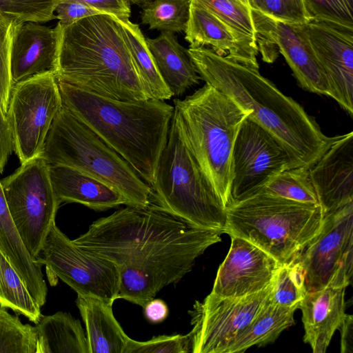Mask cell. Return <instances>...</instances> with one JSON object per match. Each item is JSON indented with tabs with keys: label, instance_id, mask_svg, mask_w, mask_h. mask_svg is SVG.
<instances>
[{
	"label": "cell",
	"instance_id": "cell-42",
	"mask_svg": "<svg viewBox=\"0 0 353 353\" xmlns=\"http://www.w3.org/2000/svg\"><path fill=\"white\" fill-rule=\"evenodd\" d=\"M13 151V141L7 115L0 105V173Z\"/></svg>",
	"mask_w": 353,
	"mask_h": 353
},
{
	"label": "cell",
	"instance_id": "cell-3",
	"mask_svg": "<svg viewBox=\"0 0 353 353\" xmlns=\"http://www.w3.org/2000/svg\"><path fill=\"white\" fill-rule=\"evenodd\" d=\"M57 83L63 105L94 130L151 185L168 141L174 106L155 99H112L62 81Z\"/></svg>",
	"mask_w": 353,
	"mask_h": 353
},
{
	"label": "cell",
	"instance_id": "cell-25",
	"mask_svg": "<svg viewBox=\"0 0 353 353\" xmlns=\"http://www.w3.org/2000/svg\"><path fill=\"white\" fill-rule=\"evenodd\" d=\"M146 44L157 70L172 97H179L201 79L188 52L174 33L161 31L154 39L145 37Z\"/></svg>",
	"mask_w": 353,
	"mask_h": 353
},
{
	"label": "cell",
	"instance_id": "cell-26",
	"mask_svg": "<svg viewBox=\"0 0 353 353\" xmlns=\"http://www.w3.org/2000/svg\"><path fill=\"white\" fill-rule=\"evenodd\" d=\"M36 327V353H89L80 321L68 312L41 315Z\"/></svg>",
	"mask_w": 353,
	"mask_h": 353
},
{
	"label": "cell",
	"instance_id": "cell-21",
	"mask_svg": "<svg viewBox=\"0 0 353 353\" xmlns=\"http://www.w3.org/2000/svg\"><path fill=\"white\" fill-rule=\"evenodd\" d=\"M185 33V39L190 43V47L210 46L221 55L241 62L259 65L256 43L199 3L190 2Z\"/></svg>",
	"mask_w": 353,
	"mask_h": 353
},
{
	"label": "cell",
	"instance_id": "cell-29",
	"mask_svg": "<svg viewBox=\"0 0 353 353\" xmlns=\"http://www.w3.org/2000/svg\"><path fill=\"white\" fill-rule=\"evenodd\" d=\"M0 307L9 308L37 324L41 306L32 298L23 281L0 250Z\"/></svg>",
	"mask_w": 353,
	"mask_h": 353
},
{
	"label": "cell",
	"instance_id": "cell-8",
	"mask_svg": "<svg viewBox=\"0 0 353 353\" xmlns=\"http://www.w3.org/2000/svg\"><path fill=\"white\" fill-rule=\"evenodd\" d=\"M191 226L151 202L143 208L127 205L97 219L72 241L114 263L120 273L147 261Z\"/></svg>",
	"mask_w": 353,
	"mask_h": 353
},
{
	"label": "cell",
	"instance_id": "cell-27",
	"mask_svg": "<svg viewBox=\"0 0 353 353\" xmlns=\"http://www.w3.org/2000/svg\"><path fill=\"white\" fill-rule=\"evenodd\" d=\"M296 307L276 305L270 300L234 340L227 353L243 352L253 345L263 346L274 342L281 332L294 323Z\"/></svg>",
	"mask_w": 353,
	"mask_h": 353
},
{
	"label": "cell",
	"instance_id": "cell-5",
	"mask_svg": "<svg viewBox=\"0 0 353 353\" xmlns=\"http://www.w3.org/2000/svg\"><path fill=\"white\" fill-rule=\"evenodd\" d=\"M225 233L258 246L281 265L292 263L319 232V205L258 194L226 208Z\"/></svg>",
	"mask_w": 353,
	"mask_h": 353
},
{
	"label": "cell",
	"instance_id": "cell-7",
	"mask_svg": "<svg viewBox=\"0 0 353 353\" xmlns=\"http://www.w3.org/2000/svg\"><path fill=\"white\" fill-rule=\"evenodd\" d=\"M152 202L194 227L225 233L226 205L172 117L152 185Z\"/></svg>",
	"mask_w": 353,
	"mask_h": 353
},
{
	"label": "cell",
	"instance_id": "cell-10",
	"mask_svg": "<svg viewBox=\"0 0 353 353\" xmlns=\"http://www.w3.org/2000/svg\"><path fill=\"white\" fill-rule=\"evenodd\" d=\"M219 230L191 226L147 261L121 272L118 299L142 307L164 287L179 281L196 259L221 241Z\"/></svg>",
	"mask_w": 353,
	"mask_h": 353
},
{
	"label": "cell",
	"instance_id": "cell-2",
	"mask_svg": "<svg viewBox=\"0 0 353 353\" xmlns=\"http://www.w3.org/2000/svg\"><path fill=\"white\" fill-rule=\"evenodd\" d=\"M56 27L57 81L116 100L148 99L117 18L96 14Z\"/></svg>",
	"mask_w": 353,
	"mask_h": 353
},
{
	"label": "cell",
	"instance_id": "cell-15",
	"mask_svg": "<svg viewBox=\"0 0 353 353\" xmlns=\"http://www.w3.org/2000/svg\"><path fill=\"white\" fill-rule=\"evenodd\" d=\"M272 283L259 292L242 297L208 294L189 311L193 353H227L234 339L252 321L269 300Z\"/></svg>",
	"mask_w": 353,
	"mask_h": 353
},
{
	"label": "cell",
	"instance_id": "cell-28",
	"mask_svg": "<svg viewBox=\"0 0 353 353\" xmlns=\"http://www.w3.org/2000/svg\"><path fill=\"white\" fill-rule=\"evenodd\" d=\"M122 26L136 69L148 99H170L172 94L161 78L138 24L130 20Z\"/></svg>",
	"mask_w": 353,
	"mask_h": 353
},
{
	"label": "cell",
	"instance_id": "cell-14",
	"mask_svg": "<svg viewBox=\"0 0 353 353\" xmlns=\"http://www.w3.org/2000/svg\"><path fill=\"white\" fill-rule=\"evenodd\" d=\"M296 167L283 145L248 115L233 146L227 206L259 194L275 176Z\"/></svg>",
	"mask_w": 353,
	"mask_h": 353
},
{
	"label": "cell",
	"instance_id": "cell-17",
	"mask_svg": "<svg viewBox=\"0 0 353 353\" xmlns=\"http://www.w3.org/2000/svg\"><path fill=\"white\" fill-rule=\"evenodd\" d=\"M326 76L331 97L353 114V27L312 19L299 24Z\"/></svg>",
	"mask_w": 353,
	"mask_h": 353
},
{
	"label": "cell",
	"instance_id": "cell-9",
	"mask_svg": "<svg viewBox=\"0 0 353 353\" xmlns=\"http://www.w3.org/2000/svg\"><path fill=\"white\" fill-rule=\"evenodd\" d=\"M49 166L40 156L21 164L15 172L1 181L13 223L34 259L55 223L60 205L52 187Z\"/></svg>",
	"mask_w": 353,
	"mask_h": 353
},
{
	"label": "cell",
	"instance_id": "cell-41",
	"mask_svg": "<svg viewBox=\"0 0 353 353\" xmlns=\"http://www.w3.org/2000/svg\"><path fill=\"white\" fill-rule=\"evenodd\" d=\"M61 1L80 2L122 21H129L131 16L130 3L128 0H59V2Z\"/></svg>",
	"mask_w": 353,
	"mask_h": 353
},
{
	"label": "cell",
	"instance_id": "cell-40",
	"mask_svg": "<svg viewBox=\"0 0 353 353\" xmlns=\"http://www.w3.org/2000/svg\"><path fill=\"white\" fill-rule=\"evenodd\" d=\"M54 14L58 23L67 26L83 18L104 13L80 2L61 1L57 5Z\"/></svg>",
	"mask_w": 353,
	"mask_h": 353
},
{
	"label": "cell",
	"instance_id": "cell-4",
	"mask_svg": "<svg viewBox=\"0 0 353 353\" xmlns=\"http://www.w3.org/2000/svg\"><path fill=\"white\" fill-rule=\"evenodd\" d=\"M179 131L227 207L235 139L248 112L205 83L183 99H174Z\"/></svg>",
	"mask_w": 353,
	"mask_h": 353
},
{
	"label": "cell",
	"instance_id": "cell-34",
	"mask_svg": "<svg viewBox=\"0 0 353 353\" xmlns=\"http://www.w3.org/2000/svg\"><path fill=\"white\" fill-rule=\"evenodd\" d=\"M217 14L239 33L256 43L252 8L248 0H190Z\"/></svg>",
	"mask_w": 353,
	"mask_h": 353
},
{
	"label": "cell",
	"instance_id": "cell-32",
	"mask_svg": "<svg viewBox=\"0 0 353 353\" xmlns=\"http://www.w3.org/2000/svg\"><path fill=\"white\" fill-rule=\"evenodd\" d=\"M37 340L36 326L0 307V353H36Z\"/></svg>",
	"mask_w": 353,
	"mask_h": 353
},
{
	"label": "cell",
	"instance_id": "cell-31",
	"mask_svg": "<svg viewBox=\"0 0 353 353\" xmlns=\"http://www.w3.org/2000/svg\"><path fill=\"white\" fill-rule=\"evenodd\" d=\"M259 194L319 205L310 177L309 168L305 167L290 168L281 172L272 179Z\"/></svg>",
	"mask_w": 353,
	"mask_h": 353
},
{
	"label": "cell",
	"instance_id": "cell-44",
	"mask_svg": "<svg viewBox=\"0 0 353 353\" xmlns=\"http://www.w3.org/2000/svg\"><path fill=\"white\" fill-rule=\"evenodd\" d=\"M341 334V352H353V316L345 313L338 329Z\"/></svg>",
	"mask_w": 353,
	"mask_h": 353
},
{
	"label": "cell",
	"instance_id": "cell-30",
	"mask_svg": "<svg viewBox=\"0 0 353 353\" xmlns=\"http://www.w3.org/2000/svg\"><path fill=\"white\" fill-rule=\"evenodd\" d=\"M190 0H151L141 6V23L150 30L185 32L190 13Z\"/></svg>",
	"mask_w": 353,
	"mask_h": 353
},
{
	"label": "cell",
	"instance_id": "cell-33",
	"mask_svg": "<svg viewBox=\"0 0 353 353\" xmlns=\"http://www.w3.org/2000/svg\"><path fill=\"white\" fill-rule=\"evenodd\" d=\"M307 293L303 270L296 263L281 265L272 281L270 300L288 307H296Z\"/></svg>",
	"mask_w": 353,
	"mask_h": 353
},
{
	"label": "cell",
	"instance_id": "cell-45",
	"mask_svg": "<svg viewBox=\"0 0 353 353\" xmlns=\"http://www.w3.org/2000/svg\"><path fill=\"white\" fill-rule=\"evenodd\" d=\"M129 2L132 4H136L139 6H143L144 3L151 1V0H128Z\"/></svg>",
	"mask_w": 353,
	"mask_h": 353
},
{
	"label": "cell",
	"instance_id": "cell-16",
	"mask_svg": "<svg viewBox=\"0 0 353 353\" xmlns=\"http://www.w3.org/2000/svg\"><path fill=\"white\" fill-rule=\"evenodd\" d=\"M252 10L261 56L270 57L279 52L303 88L331 97L325 72L299 25L279 21Z\"/></svg>",
	"mask_w": 353,
	"mask_h": 353
},
{
	"label": "cell",
	"instance_id": "cell-43",
	"mask_svg": "<svg viewBox=\"0 0 353 353\" xmlns=\"http://www.w3.org/2000/svg\"><path fill=\"white\" fill-rule=\"evenodd\" d=\"M146 319L152 323L163 322L168 316L169 310L167 304L161 299H152L143 307Z\"/></svg>",
	"mask_w": 353,
	"mask_h": 353
},
{
	"label": "cell",
	"instance_id": "cell-39",
	"mask_svg": "<svg viewBox=\"0 0 353 353\" xmlns=\"http://www.w3.org/2000/svg\"><path fill=\"white\" fill-rule=\"evenodd\" d=\"M192 352L191 337L185 335H161L146 341L130 339L124 353H188Z\"/></svg>",
	"mask_w": 353,
	"mask_h": 353
},
{
	"label": "cell",
	"instance_id": "cell-20",
	"mask_svg": "<svg viewBox=\"0 0 353 353\" xmlns=\"http://www.w3.org/2000/svg\"><path fill=\"white\" fill-rule=\"evenodd\" d=\"M58 31L33 21L17 23L12 34L10 69L12 85L57 69Z\"/></svg>",
	"mask_w": 353,
	"mask_h": 353
},
{
	"label": "cell",
	"instance_id": "cell-38",
	"mask_svg": "<svg viewBox=\"0 0 353 353\" xmlns=\"http://www.w3.org/2000/svg\"><path fill=\"white\" fill-rule=\"evenodd\" d=\"M310 20L353 27V0H304Z\"/></svg>",
	"mask_w": 353,
	"mask_h": 353
},
{
	"label": "cell",
	"instance_id": "cell-6",
	"mask_svg": "<svg viewBox=\"0 0 353 353\" xmlns=\"http://www.w3.org/2000/svg\"><path fill=\"white\" fill-rule=\"evenodd\" d=\"M41 156L50 165L70 167L107 183L122 194L128 206L143 208L152 202L151 186L64 105L52 123Z\"/></svg>",
	"mask_w": 353,
	"mask_h": 353
},
{
	"label": "cell",
	"instance_id": "cell-11",
	"mask_svg": "<svg viewBox=\"0 0 353 353\" xmlns=\"http://www.w3.org/2000/svg\"><path fill=\"white\" fill-rule=\"evenodd\" d=\"M292 263L301 268L307 292L352 283L353 201L323 214L319 232Z\"/></svg>",
	"mask_w": 353,
	"mask_h": 353
},
{
	"label": "cell",
	"instance_id": "cell-35",
	"mask_svg": "<svg viewBox=\"0 0 353 353\" xmlns=\"http://www.w3.org/2000/svg\"><path fill=\"white\" fill-rule=\"evenodd\" d=\"M59 0H0V12L18 23H45L56 19L54 10Z\"/></svg>",
	"mask_w": 353,
	"mask_h": 353
},
{
	"label": "cell",
	"instance_id": "cell-22",
	"mask_svg": "<svg viewBox=\"0 0 353 353\" xmlns=\"http://www.w3.org/2000/svg\"><path fill=\"white\" fill-rule=\"evenodd\" d=\"M343 287L307 292L299 305L305 330L303 341L314 353H325L345 314Z\"/></svg>",
	"mask_w": 353,
	"mask_h": 353
},
{
	"label": "cell",
	"instance_id": "cell-12",
	"mask_svg": "<svg viewBox=\"0 0 353 353\" xmlns=\"http://www.w3.org/2000/svg\"><path fill=\"white\" fill-rule=\"evenodd\" d=\"M35 261L46 266L48 280L53 285L60 279L79 295L113 302L118 299L120 274L117 265L76 245L56 223Z\"/></svg>",
	"mask_w": 353,
	"mask_h": 353
},
{
	"label": "cell",
	"instance_id": "cell-36",
	"mask_svg": "<svg viewBox=\"0 0 353 353\" xmlns=\"http://www.w3.org/2000/svg\"><path fill=\"white\" fill-rule=\"evenodd\" d=\"M17 23L14 19L0 12V105L6 115L12 87L10 69V48Z\"/></svg>",
	"mask_w": 353,
	"mask_h": 353
},
{
	"label": "cell",
	"instance_id": "cell-37",
	"mask_svg": "<svg viewBox=\"0 0 353 353\" xmlns=\"http://www.w3.org/2000/svg\"><path fill=\"white\" fill-rule=\"evenodd\" d=\"M252 9L274 19L289 24H304L310 21L304 0H250Z\"/></svg>",
	"mask_w": 353,
	"mask_h": 353
},
{
	"label": "cell",
	"instance_id": "cell-13",
	"mask_svg": "<svg viewBox=\"0 0 353 353\" xmlns=\"http://www.w3.org/2000/svg\"><path fill=\"white\" fill-rule=\"evenodd\" d=\"M62 105L58 83L52 73L12 85L7 117L13 151L21 164L42 155L52 123Z\"/></svg>",
	"mask_w": 353,
	"mask_h": 353
},
{
	"label": "cell",
	"instance_id": "cell-1",
	"mask_svg": "<svg viewBox=\"0 0 353 353\" xmlns=\"http://www.w3.org/2000/svg\"><path fill=\"white\" fill-rule=\"evenodd\" d=\"M188 50L201 79L228 95L274 136L299 167L310 168L335 140L336 137L322 132L299 103L264 77L259 65L221 55L208 47Z\"/></svg>",
	"mask_w": 353,
	"mask_h": 353
},
{
	"label": "cell",
	"instance_id": "cell-46",
	"mask_svg": "<svg viewBox=\"0 0 353 353\" xmlns=\"http://www.w3.org/2000/svg\"></svg>",
	"mask_w": 353,
	"mask_h": 353
},
{
	"label": "cell",
	"instance_id": "cell-18",
	"mask_svg": "<svg viewBox=\"0 0 353 353\" xmlns=\"http://www.w3.org/2000/svg\"><path fill=\"white\" fill-rule=\"evenodd\" d=\"M230 237V250L218 269L210 293L221 297H242L267 288L281 264L251 242Z\"/></svg>",
	"mask_w": 353,
	"mask_h": 353
},
{
	"label": "cell",
	"instance_id": "cell-23",
	"mask_svg": "<svg viewBox=\"0 0 353 353\" xmlns=\"http://www.w3.org/2000/svg\"><path fill=\"white\" fill-rule=\"evenodd\" d=\"M49 171L60 204L77 203L97 211L127 205L125 199L114 188L77 169L50 165Z\"/></svg>",
	"mask_w": 353,
	"mask_h": 353
},
{
	"label": "cell",
	"instance_id": "cell-19",
	"mask_svg": "<svg viewBox=\"0 0 353 353\" xmlns=\"http://www.w3.org/2000/svg\"><path fill=\"white\" fill-rule=\"evenodd\" d=\"M309 174L323 214L353 201V132L336 136Z\"/></svg>",
	"mask_w": 353,
	"mask_h": 353
},
{
	"label": "cell",
	"instance_id": "cell-24",
	"mask_svg": "<svg viewBox=\"0 0 353 353\" xmlns=\"http://www.w3.org/2000/svg\"><path fill=\"white\" fill-rule=\"evenodd\" d=\"M76 303L85 325L89 353H124L130 338L113 314L114 302L77 294Z\"/></svg>",
	"mask_w": 353,
	"mask_h": 353
}]
</instances>
